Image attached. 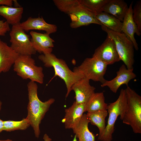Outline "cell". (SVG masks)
I'll use <instances>...</instances> for the list:
<instances>
[{"mask_svg": "<svg viewBox=\"0 0 141 141\" xmlns=\"http://www.w3.org/2000/svg\"><path fill=\"white\" fill-rule=\"evenodd\" d=\"M31 40L36 51L46 54L52 53L54 40L46 33H42L33 31L30 32Z\"/></svg>", "mask_w": 141, "mask_h": 141, "instance_id": "obj_14", "label": "cell"}, {"mask_svg": "<svg viewBox=\"0 0 141 141\" xmlns=\"http://www.w3.org/2000/svg\"><path fill=\"white\" fill-rule=\"evenodd\" d=\"M108 114L107 110H102L86 114L91 124L97 127L99 130L98 138L103 134L106 128L105 119Z\"/></svg>", "mask_w": 141, "mask_h": 141, "instance_id": "obj_22", "label": "cell"}, {"mask_svg": "<svg viewBox=\"0 0 141 141\" xmlns=\"http://www.w3.org/2000/svg\"><path fill=\"white\" fill-rule=\"evenodd\" d=\"M108 104L105 102L103 92L95 93L86 103V112L90 113L107 110Z\"/></svg>", "mask_w": 141, "mask_h": 141, "instance_id": "obj_23", "label": "cell"}, {"mask_svg": "<svg viewBox=\"0 0 141 141\" xmlns=\"http://www.w3.org/2000/svg\"><path fill=\"white\" fill-rule=\"evenodd\" d=\"M38 58L43 63L45 67L54 68L55 74L52 79L58 76L64 81L67 89L66 95V98L72 91V85L81 78L69 69L65 61L57 58L52 53L42 54L38 56Z\"/></svg>", "mask_w": 141, "mask_h": 141, "instance_id": "obj_2", "label": "cell"}, {"mask_svg": "<svg viewBox=\"0 0 141 141\" xmlns=\"http://www.w3.org/2000/svg\"><path fill=\"white\" fill-rule=\"evenodd\" d=\"M19 24L12 26L10 31V46L19 55L31 56L35 54L37 51L33 46L29 36L25 33Z\"/></svg>", "mask_w": 141, "mask_h": 141, "instance_id": "obj_8", "label": "cell"}, {"mask_svg": "<svg viewBox=\"0 0 141 141\" xmlns=\"http://www.w3.org/2000/svg\"><path fill=\"white\" fill-rule=\"evenodd\" d=\"M53 1L60 10L67 14L70 9L78 2V0H54Z\"/></svg>", "mask_w": 141, "mask_h": 141, "instance_id": "obj_26", "label": "cell"}, {"mask_svg": "<svg viewBox=\"0 0 141 141\" xmlns=\"http://www.w3.org/2000/svg\"><path fill=\"white\" fill-rule=\"evenodd\" d=\"M89 122L86 114H83L78 123L72 129L78 141H95L94 135L88 128Z\"/></svg>", "mask_w": 141, "mask_h": 141, "instance_id": "obj_18", "label": "cell"}, {"mask_svg": "<svg viewBox=\"0 0 141 141\" xmlns=\"http://www.w3.org/2000/svg\"><path fill=\"white\" fill-rule=\"evenodd\" d=\"M80 4L95 14L102 11L105 6L110 0H78Z\"/></svg>", "mask_w": 141, "mask_h": 141, "instance_id": "obj_24", "label": "cell"}, {"mask_svg": "<svg viewBox=\"0 0 141 141\" xmlns=\"http://www.w3.org/2000/svg\"><path fill=\"white\" fill-rule=\"evenodd\" d=\"M43 138L44 141H51L52 140L46 134H45L44 135Z\"/></svg>", "mask_w": 141, "mask_h": 141, "instance_id": "obj_30", "label": "cell"}, {"mask_svg": "<svg viewBox=\"0 0 141 141\" xmlns=\"http://www.w3.org/2000/svg\"><path fill=\"white\" fill-rule=\"evenodd\" d=\"M2 103L1 101H0V111L1 109L2 105Z\"/></svg>", "mask_w": 141, "mask_h": 141, "instance_id": "obj_34", "label": "cell"}, {"mask_svg": "<svg viewBox=\"0 0 141 141\" xmlns=\"http://www.w3.org/2000/svg\"><path fill=\"white\" fill-rule=\"evenodd\" d=\"M67 14L71 19L70 26L73 28H77L92 24L102 25L96 19L95 14L80 5L78 1Z\"/></svg>", "mask_w": 141, "mask_h": 141, "instance_id": "obj_9", "label": "cell"}, {"mask_svg": "<svg viewBox=\"0 0 141 141\" xmlns=\"http://www.w3.org/2000/svg\"><path fill=\"white\" fill-rule=\"evenodd\" d=\"M27 87L29 101L26 118L33 128L36 137L38 138L40 133V124L55 100L51 98L45 102L41 101L38 96V86L35 82L30 81L27 84Z\"/></svg>", "mask_w": 141, "mask_h": 141, "instance_id": "obj_1", "label": "cell"}, {"mask_svg": "<svg viewBox=\"0 0 141 141\" xmlns=\"http://www.w3.org/2000/svg\"><path fill=\"white\" fill-rule=\"evenodd\" d=\"M92 57L108 65L113 64L120 60L114 41L108 36L103 42L96 49Z\"/></svg>", "mask_w": 141, "mask_h": 141, "instance_id": "obj_10", "label": "cell"}, {"mask_svg": "<svg viewBox=\"0 0 141 141\" xmlns=\"http://www.w3.org/2000/svg\"><path fill=\"white\" fill-rule=\"evenodd\" d=\"M13 1L12 0H0V5L12 7Z\"/></svg>", "mask_w": 141, "mask_h": 141, "instance_id": "obj_29", "label": "cell"}, {"mask_svg": "<svg viewBox=\"0 0 141 141\" xmlns=\"http://www.w3.org/2000/svg\"><path fill=\"white\" fill-rule=\"evenodd\" d=\"M9 25L6 21L0 20V36H4L8 32L10 31Z\"/></svg>", "mask_w": 141, "mask_h": 141, "instance_id": "obj_28", "label": "cell"}, {"mask_svg": "<svg viewBox=\"0 0 141 141\" xmlns=\"http://www.w3.org/2000/svg\"><path fill=\"white\" fill-rule=\"evenodd\" d=\"M95 87L91 85L90 80L81 79L75 83L71 87L75 93L76 103L78 104L87 103L95 93Z\"/></svg>", "mask_w": 141, "mask_h": 141, "instance_id": "obj_12", "label": "cell"}, {"mask_svg": "<svg viewBox=\"0 0 141 141\" xmlns=\"http://www.w3.org/2000/svg\"><path fill=\"white\" fill-rule=\"evenodd\" d=\"M19 55L0 38V74L8 72Z\"/></svg>", "mask_w": 141, "mask_h": 141, "instance_id": "obj_15", "label": "cell"}, {"mask_svg": "<svg viewBox=\"0 0 141 141\" xmlns=\"http://www.w3.org/2000/svg\"><path fill=\"white\" fill-rule=\"evenodd\" d=\"M77 138L75 135L73 141H78L77 140Z\"/></svg>", "mask_w": 141, "mask_h": 141, "instance_id": "obj_32", "label": "cell"}, {"mask_svg": "<svg viewBox=\"0 0 141 141\" xmlns=\"http://www.w3.org/2000/svg\"><path fill=\"white\" fill-rule=\"evenodd\" d=\"M4 122L3 121L0 119V133L3 131Z\"/></svg>", "mask_w": 141, "mask_h": 141, "instance_id": "obj_31", "label": "cell"}, {"mask_svg": "<svg viewBox=\"0 0 141 141\" xmlns=\"http://www.w3.org/2000/svg\"><path fill=\"white\" fill-rule=\"evenodd\" d=\"M133 70V69H128L124 64H122L117 72L116 76L111 80H106L101 84V86H107L113 92L116 93L122 85L125 84L128 86L130 81L136 77Z\"/></svg>", "mask_w": 141, "mask_h": 141, "instance_id": "obj_11", "label": "cell"}, {"mask_svg": "<svg viewBox=\"0 0 141 141\" xmlns=\"http://www.w3.org/2000/svg\"><path fill=\"white\" fill-rule=\"evenodd\" d=\"M132 18L139 31L141 32V1L138 2L133 9Z\"/></svg>", "mask_w": 141, "mask_h": 141, "instance_id": "obj_27", "label": "cell"}, {"mask_svg": "<svg viewBox=\"0 0 141 141\" xmlns=\"http://www.w3.org/2000/svg\"><path fill=\"white\" fill-rule=\"evenodd\" d=\"M3 131L11 132L16 130H24L27 129L30 125L26 118L19 121L12 120L3 121Z\"/></svg>", "mask_w": 141, "mask_h": 141, "instance_id": "obj_25", "label": "cell"}, {"mask_svg": "<svg viewBox=\"0 0 141 141\" xmlns=\"http://www.w3.org/2000/svg\"><path fill=\"white\" fill-rule=\"evenodd\" d=\"M23 12V7L0 6V15L4 18L9 25L19 24Z\"/></svg>", "mask_w": 141, "mask_h": 141, "instance_id": "obj_20", "label": "cell"}, {"mask_svg": "<svg viewBox=\"0 0 141 141\" xmlns=\"http://www.w3.org/2000/svg\"><path fill=\"white\" fill-rule=\"evenodd\" d=\"M19 25L24 31L28 32L31 30L44 31L50 34L55 32L57 30L56 25L49 24L46 22L42 17H30L26 21Z\"/></svg>", "mask_w": 141, "mask_h": 141, "instance_id": "obj_17", "label": "cell"}, {"mask_svg": "<svg viewBox=\"0 0 141 141\" xmlns=\"http://www.w3.org/2000/svg\"><path fill=\"white\" fill-rule=\"evenodd\" d=\"M133 2L130 4L124 17L122 22V32L132 42L134 48L137 50L138 49V44L134 37L135 33L140 36L141 32L138 30L133 18Z\"/></svg>", "mask_w": 141, "mask_h": 141, "instance_id": "obj_16", "label": "cell"}, {"mask_svg": "<svg viewBox=\"0 0 141 141\" xmlns=\"http://www.w3.org/2000/svg\"><path fill=\"white\" fill-rule=\"evenodd\" d=\"M108 65L95 57L86 58L80 65L75 67L73 71L81 79L101 82L106 81L104 75Z\"/></svg>", "mask_w": 141, "mask_h": 141, "instance_id": "obj_6", "label": "cell"}, {"mask_svg": "<svg viewBox=\"0 0 141 141\" xmlns=\"http://www.w3.org/2000/svg\"><path fill=\"white\" fill-rule=\"evenodd\" d=\"M127 105L125 89H122L117 99L107 106V110L109 117L107 125L103 135L98 139L101 141H111L115 130L114 125L119 116L122 119Z\"/></svg>", "mask_w": 141, "mask_h": 141, "instance_id": "obj_7", "label": "cell"}, {"mask_svg": "<svg viewBox=\"0 0 141 141\" xmlns=\"http://www.w3.org/2000/svg\"><path fill=\"white\" fill-rule=\"evenodd\" d=\"M86 103L78 104L74 102L72 105L65 110V115L62 121L66 129H72L79 122L86 112Z\"/></svg>", "mask_w": 141, "mask_h": 141, "instance_id": "obj_13", "label": "cell"}, {"mask_svg": "<svg viewBox=\"0 0 141 141\" xmlns=\"http://www.w3.org/2000/svg\"><path fill=\"white\" fill-rule=\"evenodd\" d=\"M125 89L127 107L121 119L130 125L133 132L141 133V97L128 86Z\"/></svg>", "mask_w": 141, "mask_h": 141, "instance_id": "obj_3", "label": "cell"}, {"mask_svg": "<svg viewBox=\"0 0 141 141\" xmlns=\"http://www.w3.org/2000/svg\"><path fill=\"white\" fill-rule=\"evenodd\" d=\"M97 20L109 29L114 32H122V22L114 16L102 11L95 14Z\"/></svg>", "mask_w": 141, "mask_h": 141, "instance_id": "obj_21", "label": "cell"}, {"mask_svg": "<svg viewBox=\"0 0 141 141\" xmlns=\"http://www.w3.org/2000/svg\"><path fill=\"white\" fill-rule=\"evenodd\" d=\"M13 65L14 71L23 79L43 83V68L36 65L35 60L31 56L19 55Z\"/></svg>", "mask_w": 141, "mask_h": 141, "instance_id": "obj_5", "label": "cell"}, {"mask_svg": "<svg viewBox=\"0 0 141 141\" xmlns=\"http://www.w3.org/2000/svg\"><path fill=\"white\" fill-rule=\"evenodd\" d=\"M0 141H13L12 140L9 139H8L6 140H0Z\"/></svg>", "mask_w": 141, "mask_h": 141, "instance_id": "obj_33", "label": "cell"}, {"mask_svg": "<svg viewBox=\"0 0 141 141\" xmlns=\"http://www.w3.org/2000/svg\"><path fill=\"white\" fill-rule=\"evenodd\" d=\"M128 7L123 0H110L103 7L102 11L114 16L122 22Z\"/></svg>", "mask_w": 141, "mask_h": 141, "instance_id": "obj_19", "label": "cell"}, {"mask_svg": "<svg viewBox=\"0 0 141 141\" xmlns=\"http://www.w3.org/2000/svg\"><path fill=\"white\" fill-rule=\"evenodd\" d=\"M101 26L102 30L114 41L120 60L127 69H133L134 47L132 42L123 33L113 31L103 25Z\"/></svg>", "mask_w": 141, "mask_h": 141, "instance_id": "obj_4", "label": "cell"}]
</instances>
